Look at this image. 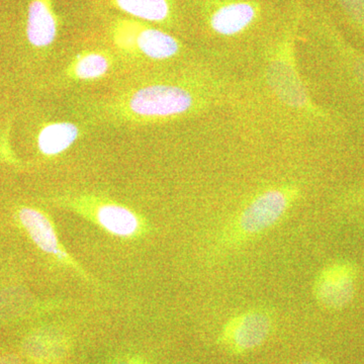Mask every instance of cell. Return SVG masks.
Wrapping results in <instances>:
<instances>
[{
    "label": "cell",
    "mask_w": 364,
    "mask_h": 364,
    "mask_svg": "<svg viewBox=\"0 0 364 364\" xmlns=\"http://www.w3.org/2000/svg\"><path fill=\"white\" fill-rule=\"evenodd\" d=\"M78 135V128L74 124L68 122L49 124L40 132L38 146L43 154L55 156L71 147Z\"/></svg>",
    "instance_id": "obj_12"
},
{
    "label": "cell",
    "mask_w": 364,
    "mask_h": 364,
    "mask_svg": "<svg viewBox=\"0 0 364 364\" xmlns=\"http://www.w3.org/2000/svg\"><path fill=\"white\" fill-rule=\"evenodd\" d=\"M141 23L132 20H119L112 26L114 44L126 52H136V38Z\"/></svg>",
    "instance_id": "obj_15"
},
{
    "label": "cell",
    "mask_w": 364,
    "mask_h": 364,
    "mask_svg": "<svg viewBox=\"0 0 364 364\" xmlns=\"http://www.w3.org/2000/svg\"><path fill=\"white\" fill-rule=\"evenodd\" d=\"M294 196L291 189L284 188L269 189L256 196L239 217L241 233L255 235L273 226L291 207Z\"/></svg>",
    "instance_id": "obj_4"
},
{
    "label": "cell",
    "mask_w": 364,
    "mask_h": 364,
    "mask_svg": "<svg viewBox=\"0 0 364 364\" xmlns=\"http://www.w3.org/2000/svg\"><path fill=\"white\" fill-rule=\"evenodd\" d=\"M124 14L150 23H168L173 18L171 0H111Z\"/></svg>",
    "instance_id": "obj_10"
},
{
    "label": "cell",
    "mask_w": 364,
    "mask_h": 364,
    "mask_svg": "<svg viewBox=\"0 0 364 364\" xmlns=\"http://www.w3.org/2000/svg\"><path fill=\"white\" fill-rule=\"evenodd\" d=\"M195 105V95L186 86L155 83L132 91L122 109L136 121H162L191 112Z\"/></svg>",
    "instance_id": "obj_1"
},
{
    "label": "cell",
    "mask_w": 364,
    "mask_h": 364,
    "mask_svg": "<svg viewBox=\"0 0 364 364\" xmlns=\"http://www.w3.org/2000/svg\"><path fill=\"white\" fill-rule=\"evenodd\" d=\"M114 364H132L131 363H129V361H122V363H117Z\"/></svg>",
    "instance_id": "obj_19"
},
{
    "label": "cell",
    "mask_w": 364,
    "mask_h": 364,
    "mask_svg": "<svg viewBox=\"0 0 364 364\" xmlns=\"http://www.w3.org/2000/svg\"><path fill=\"white\" fill-rule=\"evenodd\" d=\"M203 20L220 40L242 39L264 20L260 0H202Z\"/></svg>",
    "instance_id": "obj_2"
},
{
    "label": "cell",
    "mask_w": 364,
    "mask_h": 364,
    "mask_svg": "<svg viewBox=\"0 0 364 364\" xmlns=\"http://www.w3.org/2000/svg\"><path fill=\"white\" fill-rule=\"evenodd\" d=\"M58 21L53 11L52 0H32L28 11L26 36L37 48L49 47L56 40Z\"/></svg>",
    "instance_id": "obj_7"
},
{
    "label": "cell",
    "mask_w": 364,
    "mask_h": 364,
    "mask_svg": "<svg viewBox=\"0 0 364 364\" xmlns=\"http://www.w3.org/2000/svg\"><path fill=\"white\" fill-rule=\"evenodd\" d=\"M111 67V60L100 52H85L74 60L69 74L79 80H92L102 77Z\"/></svg>",
    "instance_id": "obj_14"
},
{
    "label": "cell",
    "mask_w": 364,
    "mask_h": 364,
    "mask_svg": "<svg viewBox=\"0 0 364 364\" xmlns=\"http://www.w3.org/2000/svg\"><path fill=\"white\" fill-rule=\"evenodd\" d=\"M97 222L112 234L130 237L140 229L138 217L129 208L116 203H105L97 210Z\"/></svg>",
    "instance_id": "obj_11"
},
{
    "label": "cell",
    "mask_w": 364,
    "mask_h": 364,
    "mask_svg": "<svg viewBox=\"0 0 364 364\" xmlns=\"http://www.w3.org/2000/svg\"><path fill=\"white\" fill-rule=\"evenodd\" d=\"M25 350L36 364H57L63 358L66 346L58 335L39 333L26 340Z\"/></svg>",
    "instance_id": "obj_13"
},
{
    "label": "cell",
    "mask_w": 364,
    "mask_h": 364,
    "mask_svg": "<svg viewBox=\"0 0 364 364\" xmlns=\"http://www.w3.org/2000/svg\"><path fill=\"white\" fill-rule=\"evenodd\" d=\"M303 364H317V363H311V361H306V363H304ZM318 364H326V363H318Z\"/></svg>",
    "instance_id": "obj_20"
},
{
    "label": "cell",
    "mask_w": 364,
    "mask_h": 364,
    "mask_svg": "<svg viewBox=\"0 0 364 364\" xmlns=\"http://www.w3.org/2000/svg\"><path fill=\"white\" fill-rule=\"evenodd\" d=\"M136 50L150 59L167 60L178 54L181 44L168 33L141 23L136 38Z\"/></svg>",
    "instance_id": "obj_9"
},
{
    "label": "cell",
    "mask_w": 364,
    "mask_h": 364,
    "mask_svg": "<svg viewBox=\"0 0 364 364\" xmlns=\"http://www.w3.org/2000/svg\"><path fill=\"white\" fill-rule=\"evenodd\" d=\"M354 270L347 264L326 268L318 277L315 294L321 305L340 309L350 303L354 294Z\"/></svg>",
    "instance_id": "obj_6"
},
{
    "label": "cell",
    "mask_w": 364,
    "mask_h": 364,
    "mask_svg": "<svg viewBox=\"0 0 364 364\" xmlns=\"http://www.w3.org/2000/svg\"><path fill=\"white\" fill-rule=\"evenodd\" d=\"M0 364H23L13 355L0 356Z\"/></svg>",
    "instance_id": "obj_18"
},
{
    "label": "cell",
    "mask_w": 364,
    "mask_h": 364,
    "mask_svg": "<svg viewBox=\"0 0 364 364\" xmlns=\"http://www.w3.org/2000/svg\"><path fill=\"white\" fill-rule=\"evenodd\" d=\"M355 73L364 87V60H358V61L356 62Z\"/></svg>",
    "instance_id": "obj_17"
},
{
    "label": "cell",
    "mask_w": 364,
    "mask_h": 364,
    "mask_svg": "<svg viewBox=\"0 0 364 364\" xmlns=\"http://www.w3.org/2000/svg\"><path fill=\"white\" fill-rule=\"evenodd\" d=\"M296 23L298 20H291L287 26L286 33L282 37V46L280 43L279 48H277L280 56H275L270 60L267 70V79L270 90L282 104L289 109H303L308 107V95L303 83L299 80L291 56L293 49L289 53V56H284L289 33Z\"/></svg>",
    "instance_id": "obj_3"
},
{
    "label": "cell",
    "mask_w": 364,
    "mask_h": 364,
    "mask_svg": "<svg viewBox=\"0 0 364 364\" xmlns=\"http://www.w3.org/2000/svg\"><path fill=\"white\" fill-rule=\"evenodd\" d=\"M340 6L354 23L364 28V0H338Z\"/></svg>",
    "instance_id": "obj_16"
},
{
    "label": "cell",
    "mask_w": 364,
    "mask_h": 364,
    "mask_svg": "<svg viewBox=\"0 0 364 364\" xmlns=\"http://www.w3.org/2000/svg\"><path fill=\"white\" fill-rule=\"evenodd\" d=\"M20 220L33 241L43 251L54 254L59 258L66 257L65 253L60 249L58 238L51 222L44 214L33 208H23L20 210Z\"/></svg>",
    "instance_id": "obj_8"
},
{
    "label": "cell",
    "mask_w": 364,
    "mask_h": 364,
    "mask_svg": "<svg viewBox=\"0 0 364 364\" xmlns=\"http://www.w3.org/2000/svg\"><path fill=\"white\" fill-rule=\"evenodd\" d=\"M272 330L267 314L252 311L232 318L223 333V340L235 352L250 350L265 341Z\"/></svg>",
    "instance_id": "obj_5"
}]
</instances>
